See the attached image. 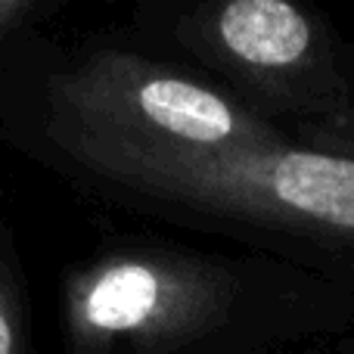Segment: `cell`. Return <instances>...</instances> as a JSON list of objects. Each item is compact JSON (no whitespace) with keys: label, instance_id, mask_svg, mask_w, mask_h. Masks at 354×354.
I'll use <instances>...</instances> for the list:
<instances>
[{"label":"cell","instance_id":"3","mask_svg":"<svg viewBox=\"0 0 354 354\" xmlns=\"http://www.w3.org/2000/svg\"><path fill=\"white\" fill-rule=\"evenodd\" d=\"M221 301L205 270L165 258H106L68 286V324L81 342L174 339L196 330Z\"/></svg>","mask_w":354,"mask_h":354},{"label":"cell","instance_id":"1","mask_svg":"<svg viewBox=\"0 0 354 354\" xmlns=\"http://www.w3.org/2000/svg\"><path fill=\"white\" fill-rule=\"evenodd\" d=\"M56 134L72 153L221 156L283 143L243 106L124 53L97 56L56 87Z\"/></svg>","mask_w":354,"mask_h":354},{"label":"cell","instance_id":"5","mask_svg":"<svg viewBox=\"0 0 354 354\" xmlns=\"http://www.w3.org/2000/svg\"><path fill=\"white\" fill-rule=\"evenodd\" d=\"M0 354H25L22 317H19L16 295H12L3 270H0Z\"/></svg>","mask_w":354,"mask_h":354},{"label":"cell","instance_id":"6","mask_svg":"<svg viewBox=\"0 0 354 354\" xmlns=\"http://www.w3.org/2000/svg\"><path fill=\"white\" fill-rule=\"evenodd\" d=\"M31 10H35L31 0H0V37L10 35L22 19H28Z\"/></svg>","mask_w":354,"mask_h":354},{"label":"cell","instance_id":"4","mask_svg":"<svg viewBox=\"0 0 354 354\" xmlns=\"http://www.w3.org/2000/svg\"><path fill=\"white\" fill-rule=\"evenodd\" d=\"M208 37L230 66L270 81L308 72L317 53L314 22L286 0H233L218 6Z\"/></svg>","mask_w":354,"mask_h":354},{"label":"cell","instance_id":"2","mask_svg":"<svg viewBox=\"0 0 354 354\" xmlns=\"http://www.w3.org/2000/svg\"><path fill=\"white\" fill-rule=\"evenodd\" d=\"M97 171L193 208L354 239V153L277 143L221 156L75 149Z\"/></svg>","mask_w":354,"mask_h":354}]
</instances>
